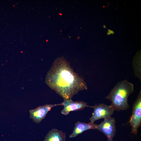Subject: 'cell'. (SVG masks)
<instances>
[{
	"label": "cell",
	"mask_w": 141,
	"mask_h": 141,
	"mask_svg": "<svg viewBox=\"0 0 141 141\" xmlns=\"http://www.w3.org/2000/svg\"><path fill=\"white\" fill-rule=\"evenodd\" d=\"M45 81L64 101L72 99L79 91L87 88L83 79L74 71L63 57L58 58L54 61L47 73Z\"/></svg>",
	"instance_id": "6da1fadb"
},
{
	"label": "cell",
	"mask_w": 141,
	"mask_h": 141,
	"mask_svg": "<svg viewBox=\"0 0 141 141\" xmlns=\"http://www.w3.org/2000/svg\"><path fill=\"white\" fill-rule=\"evenodd\" d=\"M134 91L133 84L125 79L118 82L105 98L111 101L115 110H126L129 107L128 97Z\"/></svg>",
	"instance_id": "7a4b0ae2"
},
{
	"label": "cell",
	"mask_w": 141,
	"mask_h": 141,
	"mask_svg": "<svg viewBox=\"0 0 141 141\" xmlns=\"http://www.w3.org/2000/svg\"><path fill=\"white\" fill-rule=\"evenodd\" d=\"M131 126V133L137 134L141 124V91H140L132 107L131 115L127 124Z\"/></svg>",
	"instance_id": "3957f363"
},
{
	"label": "cell",
	"mask_w": 141,
	"mask_h": 141,
	"mask_svg": "<svg viewBox=\"0 0 141 141\" xmlns=\"http://www.w3.org/2000/svg\"><path fill=\"white\" fill-rule=\"evenodd\" d=\"M90 107L94 109L92 115L89 119L90 122L93 124L97 120L111 116L115 110L111 105H108L103 103H100L98 105L96 104Z\"/></svg>",
	"instance_id": "277c9868"
},
{
	"label": "cell",
	"mask_w": 141,
	"mask_h": 141,
	"mask_svg": "<svg viewBox=\"0 0 141 141\" xmlns=\"http://www.w3.org/2000/svg\"><path fill=\"white\" fill-rule=\"evenodd\" d=\"M115 123V119L110 116L104 119L101 124L97 125L96 129L106 136L108 141H113L116 131Z\"/></svg>",
	"instance_id": "5b68a950"
},
{
	"label": "cell",
	"mask_w": 141,
	"mask_h": 141,
	"mask_svg": "<svg viewBox=\"0 0 141 141\" xmlns=\"http://www.w3.org/2000/svg\"><path fill=\"white\" fill-rule=\"evenodd\" d=\"M61 105L58 104H46L30 110V117L36 123H39L45 118L48 113L53 107Z\"/></svg>",
	"instance_id": "8992f818"
},
{
	"label": "cell",
	"mask_w": 141,
	"mask_h": 141,
	"mask_svg": "<svg viewBox=\"0 0 141 141\" xmlns=\"http://www.w3.org/2000/svg\"><path fill=\"white\" fill-rule=\"evenodd\" d=\"M64 107L61 111L62 114L67 115L71 111H78L89 107L86 103L83 101H74L72 99L64 101L61 103Z\"/></svg>",
	"instance_id": "52a82bcc"
},
{
	"label": "cell",
	"mask_w": 141,
	"mask_h": 141,
	"mask_svg": "<svg viewBox=\"0 0 141 141\" xmlns=\"http://www.w3.org/2000/svg\"><path fill=\"white\" fill-rule=\"evenodd\" d=\"M97 125L90 122L89 123L78 121L75 124V126L72 133L70 135L69 137L73 138L81 134L84 131L90 129H96Z\"/></svg>",
	"instance_id": "ba28073f"
},
{
	"label": "cell",
	"mask_w": 141,
	"mask_h": 141,
	"mask_svg": "<svg viewBox=\"0 0 141 141\" xmlns=\"http://www.w3.org/2000/svg\"><path fill=\"white\" fill-rule=\"evenodd\" d=\"M66 133L54 128L49 132L44 141H66Z\"/></svg>",
	"instance_id": "9c48e42d"
}]
</instances>
